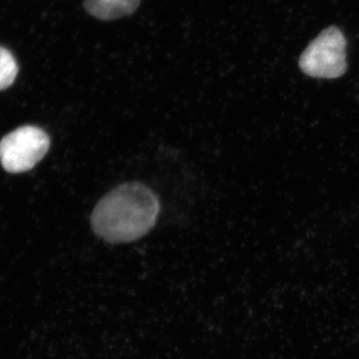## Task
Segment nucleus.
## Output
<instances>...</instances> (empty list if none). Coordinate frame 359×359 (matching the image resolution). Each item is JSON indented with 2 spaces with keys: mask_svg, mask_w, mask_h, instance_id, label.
<instances>
[{
  "mask_svg": "<svg viewBox=\"0 0 359 359\" xmlns=\"http://www.w3.org/2000/svg\"><path fill=\"white\" fill-rule=\"evenodd\" d=\"M346 40L335 26L325 28L309 43L299 58L304 74L313 78L334 79L346 73Z\"/></svg>",
  "mask_w": 359,
  "mask_h": 359,
  "instance_id": "2",
  "label": "nucleus"
},
{
  "mask_svg": "<svg viewBox=\"0 0 359 359\" xmlns=\"http://www.w3.org/2000/svg\"><path fill=\"white\" fill-rule=\"evenodd\" d=\"M50 147L46 132L35 126H22L0 140V164L6 172L29 171L43 159Z\"/></svg>",
  "mask_w": 359,
  "mask_h": 359,
  "instance_id": "3",
  "label": "nucleus"
},
{
  "mask_svg": "<svg viewBox=\"0 0 359 359\" xmlns=\"http://www.w3.org/2000/svg\"><path fill=\"white\" fill-rule=\"evenodd\" d=\"M18 74V65L11 51L0 46V91L13 84Z\"/></svg>",
  "mask_w": 359,
  "mask_h": 359,
  "instance_id": "5",
  "label": "nucleus"
},
{
  "mask_svg": "<svg viewBox=\"0 0 359 359\" xmlns=\"http://www.w3.org/2000/svg\"><path fill=\"white\" fill-rule=\"evenodd\" d=\"M159 212V200L148 187L123 184L97 204L92 212V229L110 244L131 243L152 230Z\"/></svg>",
  "mask_w": 359,
  "mask_h": 359,
  "instance_id": "1",
  "label": "nucleus"
},
{
  "mask_svg": "<svg viewBox=\"0 0 359 359\" xmlns=\"http://www.w3.org/2000/svg\"><path fill=\"white\" fill-rule=\"evenodd\" d=\"M141 0H84L86 13L97 20L111 21L132 15L140 6Z\"/></svg>",
  "mask_w": 359,
  "mask_h": 359,
  "instance_id": "4",
  "label": "nucleus"
}]
</instances>
